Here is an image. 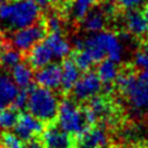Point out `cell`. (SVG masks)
Wrapping results in <instances>:
<instances>
[{
	"instance_id": "obj_10",
	"label": "cell",
	"mask_w": 148,
	"mask_h": 148,
	"mask_svg": "<svg viewBox=\"0 0 148 148\" xmlns=\"http://www.w3.org/2000/svg\"><path fill=\"white\" fill-rule=\"evenodd\" d=\"M96 42L98 45L102 47V50L105 52L106 58L120 62L123 59L124 54V49H123V43L118 36H116L113 32L110 31H99L92 34Z\"/></svg>"
},
{
	"instance_id": "obj_27",
	"label": "cell",
	"mask_w": 148,
	"mask_h": 148,
	"mask_svg": "<svg viewBox=\"0 0 148 148\" xmlns=\"http://www.w3.org/2000/svg\"><path fill=\"white\" fill-rule=\"evenodd\" d=\"M27 102H28V89H21V90H18L17 95L15 96L12 106H14L15 109H17L20 111V110L27 108Z\"/></svg>"
},
{
	"instance_id": "obj_6",
	"label": "cell",
	"mask_w": 148,
	"mask_h": 148,
	"mask_svg": "<svg viewBox=\"0 0 148 148\" xmlns=\"http://www.w3.org/2000/svg\"><path fill=\"white\" fill-rule=\"evenodd\" d=\"M103 84L96 72L87 71L80 75L79 80L72 88L73 98L75 102H84L98 95L102 91Z\"/></svg>"
},
{
	"instance_id": "obj_15",
	"label": "cell",
	"mask_w": 148,
	"mask_h": 148,
	"mask_svg": "<svg viewBox=\"0 0 148 148\" xmlns=\"http://www.w3.org/2000/svg\"><path fill=\"white\" fill-rule=\"evenodd\" d=\"M0 71V109L10 106L15 96L18 92V87L13 81L12 76L8 75L3 68Z\"/></svg>"
},
{
	"instance_id": "obj_23",
	"label": "cell",
	"mask_w": 148,
	"mask_h": 148,
	"mask_svg": "<svg viewBox=\"0 0 148 148\" xmlns=\"http://www.w3.org/2000/svg\"><path fill=\"white\" fill-rule=\"evenodd\" d=\"M97 0H73L72 3V16L75 20H82L84 15L92 8Z\"/></svg>"
},
{
	"instance_id": "obj_21",
	"label": "cell",
	"mask_w": 148,
	"mask_h": 148,
	"mask_svg": "<svg viewBox=\"0 0 148 148\" xmlns=\"http://www.w3.org/2000/svg\"><path fill=\"white\" fill-rule=\"evenodd\" d=\"M83 21V28L88 32H99L105 27L106 21V14L103 12V9L99 8H91L82 18Z\"/></svg>"
},
{
	"instance_id": "obj_17",
	"label": "cell",
	"mask_w": 148,
	"mask_h": 148,
	"mask_svg": "<svg viewBox=\"0 0 148 148\" xmlns=\"http://www.w3.org/2000/svg\"><path fill=\"white\" fill-rule=\"evenodd\" d=\"M88 101L89 102H88L87 106L96 116L97 121H98V119H103V120L109 121L113 118V108L111 106L110 101L105 96L96 95Z\"/></svg>"
},
{
	"instance_id": "obj_26",
	"label": "cell",
	"mask_w": 148,
	"mask_h": 148,
	"mask_svg": "<svg viewBox=\"0 0 148 148\" xmlns=\"http://www.w3.org/2000/svg\"><path fill=\"white\" fill-rule=\"evenodd\" d=\"M134 65L140 71H148V46L138 51L134 56Z\"/></svg>"
},
{
	"instance_id": "obj_12",
	"label": "cell",
	"mask_w": 148,
	"mask_h": 148,
	"mask_svg": "<svg viewBox=\"0 0 148 148\" xmlns=\"http://www.w3.org/2000/svg\"><path fill=\"white\" fill-rule=\"evenodd\" d=\"M119 73L120 72H119L118 62H116L109 58H104L103 60H101L98 62L97 68H96V74L98 75V77L102 81V84H103L102 90L105 94L111 92V90L113 88V82Z\"/></svg>"
},
{
	"instance_id": "obj_20",
	"label": "cell",
	"mask_w": 148,
	"mask_h": 148,
	"mask_svg": "<svg viewBox=\"0 0 148 148\" xmlns=\"http://www.w3.org/2000/svg\"><path fill=\"white\" fill-rule=\"evenodd\" d=\"M10 76L18 88L28 89L32 84L34 72L28 64L18 62L10 68Z\"/></svg>"
},
{
	"instance_id": "obj_29",
	"label": "cell",
	"mask_w": 148,
	"mask_h": 148,
	"mask_svg": "<svg viewBox=\"0 0 148 148\" xmlns=\"http://www.w3.org/2000/svg\"><path fill=\"white\" fill-rule=\"evenodd\" d=\"M24 148H46V147L44 146V143L39 139L35 138V139L28 141L27 145H24Z\"/></svg>"
},
{
	"instance_id": "obj_22",
	"label": "cell",
	"mask_w": 148,
	"mask_h": 148,
	"mask_svg": "<svg viewBox=\"0 0 148 148\" xmlns=\"http://www.w3.org/2000/svg\"><path fill=\"white\" fill-rule=\"evenodd\" d=\"M18 114L20 111L12 105L0 109V130L8 131L14 128V126L17 123Z\"/></svg>"
},
{
	"instance_id": "obj_16",
	"label": "cell",
	"mask_w": 148,
	"mask_h": 148,
	"mask_svg": "<svg viewBox=\"0 0 148 148\" xmlns=\"http://www.w3.org/2000/svg\"><path fill=\"white\" fill-rule=\"evenodd\" d=\"M125 25L128 32L133 36H146L148 35V21L145 18L141 12L136 9L127 10L125 15Z\"/></svg>"
},
{
	"instance_id": "obj_3",
	"label": "cell",
	"mask_w": 148,
	"mask_h": 148,
	"mask_svg": "<svg viewBox=\"0 0 148 148\" xmlns=\"http://www.w3.org/2000/svg\"><path fill=\"white\" fill-rule=\"evenodd\" d=\"M59 99L57 95L47 88L30 86L28 88V111L46 124H52L57 119Z\"/></svg>"
},
{
	"instance_id": "obj_34",
	"label": "cell",
	"mask_w": 148,
	"mask_h": 148,
	"mask_svg": "<svg viewBox=\"0 0 148 148\" xmlns=\"http://www.w3.org/2000/svg\"><path fill=\"white\" fill-rule=\"evenodd\" d=\"M0 148H2V147H0Z\"/></svg>"
},
{
	"instance_id": "obj_35",
	"label": "cell",
	"mask_w": 148,
	"mask_h": 148,
	"mask_svg": "<svg viewBox=\"0 0 148 148\" xmlns=\"http://www.w3.org/2000/svg\"><path fill=\"white\" fill-rule=\"evenodd\" d=\"M32 1H34V0H32Z\"/></svg>"
},
{
	"instance_id": "obj_28",
	"label": "cell",
	"mask_w": 148,
	"mask_h": 148,
	"mask_svg": "<svg viewBox=\"0 0 148 148\" xmlns=\"http://www.w3.org/2000/svg\"><path fill=\"white\" fill-rule=\"evenodd\" d=\"M146 0H117L118 5L127 10L130 9H135L136 7H139L140 5H142Z\"/></svg>"
},
{
	"instance_id": "obj_30",
	"label": "cell",
	"mask_w": 148,
	"mask_h": 148,
	"mask_svg": "<svg viewBox=\"0 0 148 148\" xmlns=\"http://www.w3.org/2000/svg\"><path fill=\"white\" fill-rule=\"evenodd\" d=\"M141 13H142V15L145 16V18L148 21V1L143 5V9H142V12H141Z\"/></svg>"
},
{
	"instance_id": "obj_9",
	"label": "cell",
	"mask_w": 148,
	"mask_h": 148,
	"mask_svg": "<svg viewBox=\"0 0 148 148\" xmlns=\"http://www.w3.org/2000/svg\"><path fill=\"white\" fill-rule=\"evenodd\" d=\"M39 140L46 148H74L75 145V138L54 123L47 124Z\"/></svg>"
},
{
	"instance_id": "obj_7",
	"label": "cell",
	"mask_w": 148,
	"mask_h": 148,
	"mask_svg": "<svg viewBox=\"0 0 148 148\" xmlns=\"http://www.w3.org/2000/svg\"><path fill=\"white\" fill-rule=\"evenodd\" d=\"M74 148H110L109 134L103 126L92 125L75 136Z\"/></svg>"
},
{
	"instance_id": "obj_2",
	"label": "cell",
	"mask_w": 148,
	"mask_h": 148,
	"mask_svg": "<svg viewBox=\"0 0 148 148\" xmlns=\"http://www.w3.org/2000/svg\"><path fill=\"white\" fill-rule=\"evenodd\" d=\"M114 82L133 110L148 109V71H141L139 74L119 73Z\"/></svg>"
},
{
	"instance_id": "obj_25",
	"label": "cell",
	"mask_w": 148,
	"mask_h": 148,
	"mask_svg": "<svg viewBox=\"0 0 148 148\" xmlns=\"http://www.w3.org/2000/svg\"><path fill=\"white\" fill-rule=\"evenodd\" d=\"M45 28L49 32H61V25H62V20L61 17L56 14V13H51L46 16L45 21H44Z\"/></svg>"
},
{
	"instance_id": "obj_31",
	"label": "cell",
	"mask_w": 148,
	"mask_h": 148,
	"mask_svg": "<svg viewBox=\"0 0 148 148\" xmlns=\"http://www.w3.org/2000/svg\"><path fill=\"white\" fill-rule=\"evenodd\" d=\"M50 1V3H52V5H61L65 0H49Z\"/></svg>"
},
{
	"instance_id": "obj_11",
	"label": "cell",
	"mask_w": 148,
	"mask_h": 148,
	"mask_svg": "<svg viewBox=\"0 0 148 148\" xmlns=\"http://www.w3.org/2000/svg\"><path fill=\"white\" fill-rule=\"evenodd\" d=\"M34 79L37 86L57 90L61 86V65L50 62L49 65L37 69L36 74H34Z\"/></svg>"
},
{
	"instance_id": "obj_5",
	"label": "cell",
	"mask_w": 148,
	"mask_h": 148,
	"mask_svg": "<svg viewBox=\"0 0 148 148\" xmlns=\"http://www.w3.org/2000/svg\"><path fill=\"white\" fill-rule=\"evenodd\" d=\"M46 36V28L44 21H37L36 23L25 28L18 29L7 35L5 38L8 44L20 50L21 52L29 51L34 45L42 42Z\"/></svg>"
},
{
	"instance_id": "obj_33",
	"label": "cell",
	"mask_w": 148,
	"mask_h": 148,
	"mask_svg": "<svg viewBox=\"0 0 148 148\" xmlns=\"http://www.w3.org/2000/svg\"><path fill=\"white\" fill-rule=\"evenodd\" d=\"M5 1H6V0H0V5H1L2 2H5Z\"/></svg>"
},
{
	"instance_id": "obj_19",
	"label": "cell",
	"mask_w": 148,
	"mask_h": 148,
	"mask_svg": "<svg viewBox=\"0 0 148 148\" xmlns=\"http://www.w3.org/2000/svg\"><path fill=\"white\" fill-rule=\"evenodd\" d=\"M22 58V52L8 44L3 38L0 44V67L3 69H10L13 66L21 62Z\"/></svg>"
},
{
	"instance_id": "obj_4",
	"label": "cell",
	"mask_w": 148,
	"mask_h": 148,
	"mask_svg": "<svg viewBox=\"0 0 148 148\" xmlns=\"http://www.w3.org/2000/svg\"><path fill=\"white\" fill-rule=\"evenodd\" d=\"M57 125L73 136L81 134L90 127L86 121L82 109L75 103V101L67 98L59 102Z\"/></svg>"
},
{
	"instance_id": "obj_18",
	"label": "cell",
	"mask_w": 148,
	"mask_h": 148,
	"mask_svg": "<svg viewBox=\"0 0 148 148\" xmlns=\"http://www.w3.org/2000/svg\"><path fill=\"white\" fill-rule=\"evenodd\" d=\"M80 69L73 61V59H64L61 64V86L60 88L67 92L72 90L74 84L80 77Z\"/></svg>"
},
{
	"instance_id": "obj_14",
	"label": "cell",
	"mask_w": 148,
	"mask_h": 148,
	"mask_svg": "<svg viewBox=\"0 0 148 148\" xmlns=\"http://www.w3.org/2000/svg\"><path fill=\"white\" fill-rule=\"evenodd\" d=\"M44 43L51 50L54 59H66L71 53V44L61 32H50L44 38Z\"/></svg>"
},
{
	"instance_id": "obj_8",
	"label": "cell",
	"mask_w": 148,
	"mask_h": 148,
	"mask_svg": "<svg viewBox=\"0 0 148 148\" xmlns=\"http://www.w3.org/2000/svg\"><path fill=\"white\" fill-rule=\"evenodd\" d=\"M44 128V123L30 112H20L17 123L14 126V133L23 142H28L37 136H40Z\"/></svg>"
},
{
	"instance_id": "obj_13",
	"label": "cell",
	"mask_w": 148,
	"mask_h": 148,
	"mask_svg": "<svg viewBox=\"0 0 148 148\" xmlns=\"http://www.w3.org/2000/svg\"><path fill=\"white\" fill-rule=\"evenodd\" d=\"M28 65L32 69H39L52 62L53 54L44 42H39L28 51Z\"/></svg>"
},
{
	"instance_id": "obj_32",
	"label": "cell",
	"mask_w": 148,
	"mask_h": 148,
	"mask_svg": "<svg viewBox=\"0 0 148 148\" xmlns=\"http://www.w3.org/2000/svg\"><path fill=\"white\" fill-rule=\"evenodd\" d=\"M143 148H148V142H147V143H146V146H145V147H143Z\"/></svg>"
},
{
	"instance_id": "obj_24",
	"label": "cell",
	"mask_w": 148,
	"mask_h": 148,
	"mask_svg": "<svg viewBox=\"0 0 148 148\" xmlns=\"http://www.w3.org/2000/svg\"><path fill=\"white\" fill-rule=\"evenodd\" d=\"M0 147L2 148H24V142L15 134L8 131L0 132Z\"/></svg>"
},
{
	"instance_id": "obj_1",
	"label": "cell",
	"mask_w": 148,
	"mask_h": 148,
	"mask_svg": "<svg viewBox=\"0 0 148 148\" xmlns=\"http://www.w3.org/2000/svg\"><path fill=\"white\" fill-rule=\"evenodd\" d=\"M40 8L32 0H6L0 5V31L10 34L39 21Z\"/></svg>"
}]
</instances>
